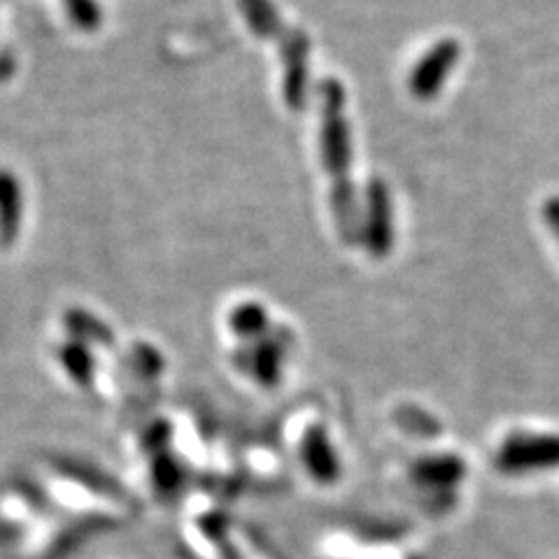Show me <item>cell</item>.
<instances>
[{
	"instance_id": "10",
	"label": "cell",
	"mask_w": 559,
	"mask_h": 559,
	"mask_svg": "<svg viewBox=\"0 0 559 559\" xmlns=\"http://www.w3.org/2000/svg\"><path fill=\"white\" fill-rule=\"evenodd\" d=\"M229 326H231V331L240 341L254 343L259 338H264L269 331H271L269 312H266L264 306H259L254 301L240 304L229 314Z\"/></svg>"
},
{
	"instance_id": "6",
	"label": "cell",
	"mask_w": 559,
	"mask_h": 559,
	"mask_svg": "<svg viewBox=\"0 0 559 559\" xmlns=\"http://www.w3.org/2000/svg\"><path fill=\"white\" fill-rule=\"evenodd\" d=\"M287 341V336H280V329H271L264 338L248 343L240 366H245V369L257 378V382L273 388V384H277L280 376H283Z\"/></svg>"
},
{
	"instance_id": "12",
	"label": "cell",
	"mask_w": 559,
	"mask_h": 559,
	"mask_svg": "<svg viewBox=\"0 0 559 559\" xmlns=\"http://www.w3.org/2000/svg\"><path fill=\"white\" fill-rule=\"evenodd\" d=\"M63 324L75 336V341L82 343H96V345H110L112 343V334L108 331L98 318H94L92 312L80 310V308H70L63 314Z\"/></svg>"
},
{
	"instance_id": "7",
	"label": "cell",
	"mask_w": 559,
	"mask_h": 559,
	"mask_svg": "<svg viewBox=\"0 0 559 559\" xmlns=\"http://www.w3.org/2000/svg\"><path fill=\"white\" fill-rule=\"evenodd\" d=\"M301 457L308 474L324 485L336 483L341 478V460L336 448L331 445L324 427H312L301 443Z\"/></svg>"
},
{
	"instance_id": "15",
	"label": "cell",
	"mask_w": 559,
	"mask_h": 559,
	"mask_svg": "<svg viewBox=\"0 0 559 559\" xmlns=\"http://www.w3.org/2000/svg\"><path fill=\"white\" fill-rule=\"evenodd\" d=\"M544 217H546V222H548V226H550V231H552V234L557 236V240H559V197L546 201Z\"/></svg>"
},
{
	"instance_id": "13",
	"label": "cell",
	"mask_w": 559,
	"mask_h": 559,
	"mask_svg": "<svg viewBox=\"0 0 559 559\" xmlns=\"http://www.w3.org/2000/svg\"><path fill=\"white\" fill-rule=\"evenodd\" d=\"M68 20L82 33H94L103 24V8L98 0H63Z\"/></svg>"
},
{
	"instance_id": "14",
	"label": "cell",
	"mask_w": 559,
	"mask_h": 559,
	"mask_svg": "<svg viewBox=\"0 0 559 559\" xmlns=\"http://www.w3.org/2000/svg\"><path fill=\"white\" fill-rule=\"evenodd\" d=\"M154 478H156V485L166 489V492H170V489L178 487V480H180L178 464H175L170 457L159 460V462H156V468H154Z\"/></svg>"
},
{
	"instance_id": "11",
	"label": "cell",
	"mask_w": 559,
	"mask_h": 559,
	"mask_svg": "<svg viewBox=\"0 0 559 559\" xmlns=\"http://www.w3.org/2000/svg\"><path fill=\"white\" fill-rule=\"evenodd\" d=\"M59 361L66 369V373L73 378L82 388H86L96 376V359L90 353V347L82 341H68L59 347Z\"/></svg>"
},
{
	"instance_id": "4",
	"label": "cell",
	"mask_w": 559,
	"mask_h": 559,
	"mask_svg": "<svg viewBox=\"0 0 559 559\" xmlns=\"http://www.w3.org/2000/svg\"><path fill=\"white\" fill-rule=\"evenodd\" d=\"M361 242L373 257H388L394 248V207L390 189L380 178H371L366 187L361 213Z\"/></svg>"
},
{
	"instance_id": "3",
	"label": "cell",
	"mask_w": 559,
	"mask_h": 559,
	"mask_svg": "<svg viewBox=\"0 0 559 559\" xmlns=\"http://www.w3.org/2000/svg\"><path fill=\"white\" fill-rule=\"evenodd\" d=\"M497 468L509 476H527L559 468V436L515 431L497 452Z\"/></svg>"
},
{
	"instance_id": "5",
	"label": "cell",
	"mask_w": 559,
	"mask_h": 559,
	"mask_svg": "<svg viewBox=\"0 0 559 559\" xmlns=\"http://www.w3.org/2000/svg\"><path fill=\"white\" fill-rule=\"evenodd\" d=\"M460 43L454 38H443L427 49L423 59L415 63L408 78V90L417 100H431L439 96L443 84L460 61Z\"/></svg>"
},
{
	"instance_id": "8",
	"label": "cell",
	"mask_w": 559,
	"mask_h": 559,
	"mask_svg": "<svg viewBox=\"0 0 559 559\" xmlns=\"http://www.w3.org/2000/svg\"><path fill=\"white\" fill-rule=\"evenodd\" d=\"M24 191L16 175L0 168V248H10L22 231Z\"/></svg>"
},
{
	"instance_id": "9",
	"label": "cell",
	"mask_w": 559,
	"mask_h": 559,
	"mask_svg": "<svg viewBox=\"0 0 559 559\" xmlns=\"http://www.w3.org/2000/svg\"><path fill=\"white\" fill-rule=\"evenodd\" d=\"M466 476V464L457 454H429V457L417 460L413 466V478L425 485V487H436V489H448L462 483Z\"/></svg>"
},
{
	"instance_id": "1",
	"label": "cell",
	"mask_w": 559,
	"mask_h": 559,
	"mask_svg": "<svg viewBox=\"0 0 559 559\" xmlns=\"http://www.w3.org/2000/svg\"><path fill=\"white\" fill-rule=\"evenodd\" d=\"M322 100V164L331 180V207L338 234L347 245L361 242V210L357 205V191L349 180L353 166V145H349V127L345 119V92L343 84L334 78L320 82Z\"/></svg>"
},
{
	"instance_id": "2",
	"label": "cell",
	"mask_w": 559,
	"mask_h": 559,
	"mask_svg": "<svg viewBox=\"0 0 559 559\" xmlns=\"http://www.w3.org/2000/svg\"><path fill=\"white\" fill-rule=\"evenodd\" d=\"M248 26L264 40H273L283 57V96L292 110L306 108L310 40L301 28H292L277 14L271 0H238Z\"/></svg>"
}]
</instances>
